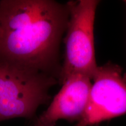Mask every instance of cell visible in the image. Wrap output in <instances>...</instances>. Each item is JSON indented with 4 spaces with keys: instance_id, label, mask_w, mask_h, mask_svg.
Here are the masks:
<instances>
[{
    "instance_id": "4",
    "label": "cell",
    "mask_w": 126,
    "mask_h": 126,
    "mask_svg": "<svg viewBox=\"0 0 126 126\" xmlns=\"http://www.w3.org/2000/svg\"><path fill=\"white\" fill-rule=\"evenodd\" d=\"M85 112L75 126H94L126 114V82L122 68L108 63L98 67Z\"/></svg>"
},
{
    "instance_id": "7",
    "label": "cell",
    "mask_w": 126,
    "mask_h": 126,
    "mask_svg": "<svg viewBox=\"0 0 126 126\" xmlns=\"http://www.w3.org/2000/svg\"><path fill=\"white\" fill-rule=\"evenodd\" d=\"M99 126L98 125H96V126Z\"/></svg>"
},
{
    "instance_id": "2",
    "label": "cell",
    "mask_w": 126,
    "mask_h": 126,
    "mask_svg": "<svg viewBox=\"0 0 126 126\" xmlns=\"http://www.w3.org/2000/svg\"><path fill=\"white\" fill-rule=\"evenodd\" d=\"M58 83L46 74L0 63V122L33 117L39 107L50 102L49 90Z\"/></svg>"
},
{
    "instance_id": "6",
    "label": "cell",
    "mask_w": 126,
    "mask_h": 126,
    "mask_svg": "<svg viewBox=\"0 0 126 126\" xmlns=\"http://www.w3.org/2000/svg\"><path fill=\"white\" fill-rule=\"evenodd\" d=\"M124 3H125L126 7V1H124ZM123 78H124V81H125L126 82V73L124 74V75H123Z\"/></svg>"
},
{
    "instance_id": "1",
    "label": "cell",
    "mask_w": 126,
    "mask_h": 126,
    "mask_svg": "<svg viewBox=\"0 0 126 126\" xmlns=\"http://www.w3.org/2000/svg\"><path fill=\"white\" fill-rule=\"evenodd\" d=\"M70 11L53 0L0 1V63L59 81Z\"/></svg>"
},
{
    "instance_id": "3",
    "label": "cell",
    "mask_w": 126,
    "mask_h": 126,
    "mask_svg": "<svg viewBox=\"0 0 126 126\" xmlns=\"http://www.w3.org/2000/svg\"><path fill=\"white\" fill-rule=\"evenodd\" d=\"M99 3L96 0L70 1V11L64 39L65 53L59 83L62 84L70 75L79 74L93 79L99 66L95 59L94 22Z\"/></svg>"
},
{
    "instance_id": "5",
    "label": "cell",
    "mask_w": 126,
    "mask_h": 126,
    "mask_svg": "<svg viewBox=\"0 0 126 126\" xmlns=\"http://www.w3.org/2000/svg\"><path fill=\"white\" fill-rule=\"evenodd\" d=\"M91 80L79 74L68 77L50 106L36 120L45 125H55L60 120L79 122L89 102L92 87Z\"/></svg>"
}]
</instances>
